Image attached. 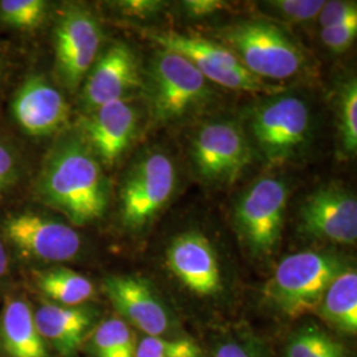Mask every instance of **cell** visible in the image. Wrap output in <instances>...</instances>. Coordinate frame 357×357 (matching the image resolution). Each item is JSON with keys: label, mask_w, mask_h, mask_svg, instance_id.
<instances>
[{"label": "cell", "mask_w": 357, "mask_h": 357, "mask_svg": "<svg viewBox=\"0 0 357 357\" xmlns=\"http://www.w3.org/2000/svg\"><path fill=\"white\" fill-rule=\"evenodd\" d=\"M35 282L38 290L52 303L60 306H81L94 295V286L90 280L70 268H53L38 271Z\"/></svg>", "instance_id": "21"}, {"label": "cell", "mask_w": 357, "mask_h": 357, "mask_svg": "<svg viewBox=\"0 0 357 357\" xmlns=\"http://www.w3.org/2000/svg\"><path fill=\"white\" fill-rule=\"evenodd\" d=\"M48 4L43 0L0 1V22L20 31L36 29L47 16Z\"/></svg>", "instance_id": "24"}, {"label": "cell", "mask_w": 357, "mask_h": 357, "mask_svg": "<svg viewBox=\"0 0 357 357\" xmlns=\"http://www.w3.org/2000/svg\"><path fill=\"white\" fill-rule=\"evenodd\" d=\"M176 184L174 162L163 153H149L132 168L121 192V218L128 229L150 224L171 199Z\"/></svg>", "instance_id": "7"}, {"label": "cell", "mask_w": 357, "mask_h": 357, "mask_svg": "<svg viewBox=\"0 0 357 357\" xmlns=\"http://www.w3.org/2000/svg\"><path fill=\"white\" fill-rule=\"evenodd\" d=\"M345 270L344 262L328 253L301 252L277 266L265 294L290 318L317 311L331 282Z\"/></svg>", "instance_id": "2"}, {"label": "cell", "mask_w": 357, "mask_h": 357, "mask_svg": "<svg viewBox=\"0 0 357 357\" xmlns=\"http://www.w3.org/2000/svg\"><path fill=\"white\" fill-rule=\"evenodd\" d=\"M340 137L347 153H356L357 149V84L349 81L340 98Z\"/></svg>", "instance_id": "26"}, {"label": "cell", "mask_w": 357, "mask_h": 357, "mask_svg": "<svg viewBox=\"0 0 357 357\" xmlns=\"http://www.w3.org/2000/svg\"><path fill=\"white\" fill-rule=\"evenodd\" d=\"M218 38L253 76L264 81L290 78L305 65V54L293 38L266 22L236 23L222 29Z\"/></svg>", "instance_id": "3"}, {"label": "cell", "mask_w": 357, "mask_h": 357, "mask_svg": "<svg viewBox=\"0 0 357 357\" xmlns=\"http://www.w3.org/2000/svg\"><path fill=\"white\" fill-rule=\"evenodd\" d=\"M13 118L32 137H47L65 126L70 114L64 96L41 76L26 78L13 100Z\"/></svg>", "instance_id": "15"}, {"label": "cell", "mask_w": 357, "mask_h": 357, "mask_svg": "<svg viewBox=\"0 0 357 357\" xmlns=\"http://www.w3.org/2000/svg\"><path fill=\"white\" fill-rule=\"evenodd\" d=\"M118 8L128 16H147L163 8L165 3L156 0H126L118 1Z\"/></svg>", "instance_id": "31"}, {"label": "cell", "mask_w": 357, "mask_h": 357, "mask_svg": "<svg viewBox=\"0 0 357 357\" xmlns=\"http://www.w3.org/2000/svg\"><path fill=\"white\" fill-rule=\"evenodd\" d=\"M0 339L10 357H48L44 339L38 333L33 311L23 298L8 299L0 321Z\"/></svg>", "instance_id": "19"}, {"label": "cell", "mask_w": 357, "mask_h": 357, "mask_svg": "<svg viewBox=\"0 0 357 357\" xmlns=\"http://www.w3.org/2000/svg\"><path fill=\"white\" fill-rule=\"evenodd\" d=\"M43 203L63 213L73 225H86L105 215L109 183L97 156L78 137L59 142L47 156L36 184Z\"/></svg>", "instance_id": "1"}, {"label": "cell", "mask_w": 357, "mask_h": 357, "mask_svg": "<svg viewBox=\"0 0 357 357\" xmlns=\"http://www.w3.org/2000/svg\"><path fill=\"white\" fill-rule=\"evenodd\" d=\"M191 156L202 178L228 184L249 166L252 151L243 128L230 121H218L199 128L192 142Z\"/></svg>", "instance_id": "10"}, {"label": "cell", "mask_w": 357, "mask_h": 357, "mask_svg": "<svg viewBox=\"0 0 357 357\" xmlns=\"http://www.w3.org/2000/svg\"><path fill=\"white\" fill-rule=\"evenodd\" d=\"M213 357H261L248 345L237 342H225L218 345Z\"/></svg>", "instance_id": "33"}, {"label": "cell", "mask_w": 357, "mask_h": 357, "mask_svg": "<svg viewBox=\"0 0 357 357\" xmlns=\"http://www.w3.org/2000/svg\"><path fill=\"white\" fill-rule=\"evenodd\" d=\"M147 38L155 41L162 50L178 53L187 59L206 81H212L220 86L268 94L281 89L280 86L253 76L222 44L175 31L149 32Z\"/></svg>", "instance_id": "5"}, {"label": "cell", "mask_w": 357, "mask_h": 357, "mask_svg": "<svg viewBox=\"0 0 357 357\" xmlns=\"http://www.w3.org/2000/svg\"><path fill=\"white\" fill-rule=\"evenodd\" d=\"M135 357H202V349L185 337L146 336L137 343Z\"/></svg>", "instance_id": "25"}, {"label": "cell", "mask_w": 357, "mask_h": 357, "mask_svg": "<svg viewBox=\"0 0 357 357\" xmlns=\"http://www.w3.org/2000/svg\"><path fill=\"white\" fill-rule=\"evenodd\" d=\"M320 26H339L348 22L357 20V6L355 1H340L332 0L326 1L323 8L320 10Z\"/></svg>", "instance_id": "29"}, {"label": "cell", "mask_w": 357, "mask_h": 357, "mask_svg": "<svg viewBox=\"0 0 357 357\" xmlns=\"http://www.w3.org/2000/svg\"><path fill=\"white\" fill-rule=\"evenodd\" d=\"M141 85L134 52L123 43H115L91 69L81 101L90 113L106 103L125 100L131 90Z\"/></svg>", "instance_id": "16"}, {"label": "cell", "mask_w": 357, "mask_h": 357, "mask_svg": "<svg viewBox=\"0 0 357 357\" xmlns=\"http://www.w3.org/2000/svg\"><path fill=\"white\" fill-rule=\"evenodd\" d=\"M324 3L323 0H275L268 1V6L287 20L303 23L318 17Z\"/></svg>", "instance_id": "27"}, {"label": "cell", "mask_w": 357, "mask_h": 357, "mask_svg": "<svg viewBox=\"0 0 357 357\" xmlns=\"http://www.w3.org/2000/svg\"><path fill=\"white\" fill-rule=\"evenodd\" d=\"M4 238L26 258L43 262H65L81 250V237L70 225L35 212L7 216Z\"/></svg>", "instance_id": "11"}, {"label": "cell", "mask_w": 357, "mask_h": 357, "mask_svg": "<svg viewBox=\"0 0 357 357\" xmlns=\"http://www.w3.org/2000/svg\"><path fill=\"white\" fill-rule=\"evenodd\" d=\"M7 273H8V255L4 243L0 240V281L7 275Z\"/></svg>", "instance_id": "34"}, {"label": "cell", "mask_w": 357, "mask_h": 357, "mask_svg": "<svg viewBox=\"0 0 357 357\" xmlns=\"http://www.w3.org/2000/svg\"><path fill=\"white\" fill-rule=\"evenodd\" d=\"M321 317L333 327L347 333L357 331V274L352 268H345L339 274L320 302Z\"/></svg>", "instance_id": "20"}, {"label": "cell", "mask_w": 357, "mask_h": 357, "mask_svg": "<svg viewBox=\"0 0 357 357\" xmlns=\"http://www.w3.org/2000/svg\"><path fill=\"white\" fill-rule=\"evenodd\" d=\"M286 357H347L344 348L318 326L301 328L289 340Z\"/></svg>", "instance_id": "23"}, {"label": "cell", "mask_w": 357, "mask_h": 357, "mask_svg": "<svg viewBox=\"0 0 357 357\" xmlns=\"http://www.w3.org/2000/svg\"><path fill=\"white\" fill-rule=\"evenodd\" d=\"M356 36L357 20L339 26H326L320 33L323 44L335 52L347 51L356 40Z\"/></svg>", "instance_id": "30"}, {"label": "cell", "mask_w": 357, "mask_h": 357, "mask_svg": "<svg viewBox=\"0 0 357 357\" xmlns=\"http://www.w3.org/2000/svg\"><path fill=\"white\" fill-rule=\"evenodd\" d=\"M149 110L158 123L184 118L209 102L212 89L193 65L174 52H158L146 82Z\"/></svg>", "instance_id": "4"}, {"label": "cell", "mask_w": 357, "mask_h": 357, "mask_svg": "<svg viewBox=\"0 0 357 357\" xmlns=\"http://www.w3.org/2000/svg\"><path fill=\"white\" fill-rule=\"evenodd\" d=\"M101 40V26L86 7L70 4L61 13L54 31L56 70L68 89H77L88 75Z\"/></svg>", "instance_id": "9"}, {"label": "cell", "mask_w": 357, "mask_h": 357, "mask_svg": "<svg viewBox=\"0 0 357 357\" xmlns=\"http://www.w3.org/2000/svg\"><path fill=\"white\" fill-rule=\"evenodd\" d=\"M33 317L45 344H51L60 355L69 357L76 354L91 330L96 312L86 307L43 303Z\"/></svg>", "instance_id": "18"}, {"label": "cell", "mask_w": 357, "mask_h": 357, "mask_svg": "<svg viewBox=\"0 0 357 357\" xmlns=\"http://www.w3.org/2000/svg\"><path fill=\"white\" fill-rule=\"evenodd\" d=\"M310 110L295 96H280L257 106L250 128L261 153L270 163L291 159L306 144L310 134Z\"/></svg>", "instance_id": "6"}, {"label": "cell", "mask_w": 357, "mask_h": 357, "mask_svg": "<svg viewBox=\"0 0 357 357\" xmlns=\"http://www.w3.org/2000/svg\"><path fill=\"white\" fill-rule=\"evenodd\" d=\"M103 290L121 319L132 324L147 336H165L174 326L166 305L151 284L139 277H106Z\"/></svg>", "instance_id": "13"}, {"label": "cell", "mask_w": 357, "mask_h": 357, "mask_svg": "<svg viewBox=\"0 0 357 357\" xmlns=\"http://www.w3.org/2000/svg\"><path fill=\"white\" fill-rule=\"evenodd\" d=\"M289 192L280 178H264L243 193L236 205L234 220L255 255H268L281 240Z\"/></svg>", "instance_id": "8"}, {"label": "cell", "mask_w": 357, "mask_h": 357, "mask_svg": "<svg viewBox=\"0 0 357 357\" xmlns=\"http://www.w3.org/2000/svg\"><path fill=\"white\" fill-rule=\"evenodd\" d=\"M137 126V110L125 98L90 112L84 123V132L94 155L105 165L113 166L131 144Z\"/></svg>", "instance_id": "17"}, {"label": "cell", "mask_w": 357, "mask_h": 357, "mask_svg": "<svg viewBox=\"0 0 357 357\" xmlns=\"http://www.w3.org/2000/svg\"><path fill=\"white\" fill-rule=\"evenodd\" d=\"M302 229L332 243H356V197L342 187L327 185L311 193L301 209Z\"/></svg>", "instance_id": "12"}, {"label": "cell", "mask_w": 357, "mask_h": 357, "mask_svg": "<svg viewBox=\"0 0 357 357\" xmlns=\"http://www.w3.org/2000/svg\"><path fill=\"white\" fill-rule=\"evenodd\" d=\"M183 7L191 17H205L227 10L228 4L220 0H188L183 3Z\"/></svg>", "instance_id": "32"}, {"label": "cell", "mask_w": 357, "mask_h": 357, "mask_svg": "<svg viewBox=\"0 0 357 357\" xmlns=\"http://www.w3.org/2000/svg\"><path fill=\"white\" fill-rule=\"evenodd\" d=\"M90 349L96 357H135L137 343L125 320L110 318L91 332Z\"/></svg>", "instance_id": "22"}, {"label": "cell", "mask_w": 357, "mask_h": 357, "mask_svg": "<svg viewBox=\"0 0 357 357\" xmlns=\"http://www.w3.org/2000/svg\"><path fill=\"white\" fill-rule=\"evenodd\" d=\"M0 73H1V63H0Z\"/></svg>", "instance_id": "35"}, {"label": "cell", "mask_w": 357, "mask_h": 357, "mask_svg": "<svg viewBox=\"0 0 357 357\" xmlns=\"http://www.w3.org/2000/svg\"><path fill=\"white\" fill-rule=\"evenodd\" d=\"M167 266L191 293L213 296L222 290L221 270L215 248L204 234L190 230L169 243Z\"/></svg>", "instance_id": "14"}, {"label": "cell", "mask_w": 357, "mask_h": 357, "mask_svg": "<svg viewBox=\"0 0 357 357\" xmlns=\"http://www.w3.org/2000/svg\"><path fill=\"white\" fill-rule=\"evenodd\" d=\"M20 153L11 142L0 139V196L11 190L20 176Z\"/></svg>", "instance_id": "28"}]
</instances>
